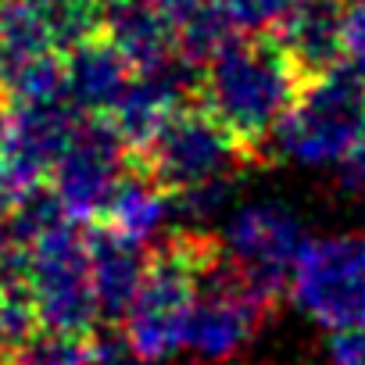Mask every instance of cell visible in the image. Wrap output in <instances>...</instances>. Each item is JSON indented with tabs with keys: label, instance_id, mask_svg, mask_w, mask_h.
Masks as SVG:
<instances>
[{
	"label": "cell",
	"instance_id": "obj_5",
	"mask_svg": "<svg viewBox=\"0 0 365 365\" xmlns=\"http://www.w3.org/2000/svg\"><path fill=\"white\" fill-rule=\"evenodd\" d=\"M276 301L251 290L226 262V247L201 276V294L187 329V351L201 365H230L251 351L272 319Z\"/></svg>",
	"mask_w": 365,
	"mask_h": 365
},
{
	"label": "cell",
	"instance_id": "obj_4",
	"mask_svg": "<svg viewBox=\"0 0 365 365\" xmlns=\"http://www.w3.org/2000/svg\"><path fill=\"white\" fill-rule=\"evenodd\" d=\"M133 165H140L168 194H175L208 179L237 175L240 168H251L258 161L201 101H190L165 118V125L143 150L133 154Z\"/></svg>",
	"mask_w": 365,
	"mask_h": 365
},
{
	"label": "cell",
	"instance_id": "obj_22",
	"mask_svg": "<svg viewBox=\"0 0 365 365\" xmlns=\"http://www.w3.org/2000/svg\"><path fill=\"white\" fill-rule=\"evenodd\" d=\"M329 365H365V322L336 329L326 344Z\"/></svg>",
	"mask_w": 365,
	"mask_h": 365
},
{
	"label": "cell",
	"instance_id": "obj_2",
	"mask_svg": "<svg viewBox=\"0 0 365 365\" xmlns=\"http://www.w3.org/2000/svg\"><path fill=\"white\" fill-rule=\"evenodd\" d=\"M222 255V240L208 230H179L150 251L147 276L122 319L125 344L147 361H168L187 347L190 315L201 294V276Z\"/></svg>",
	"mask_w": 365,
	"mask_h": 365
},
{
	"label": "cell",
	"instance_id": "obj_1",
	"mask_svg": "<svg viewBox=\"0 0 365 365\" xmlns=\"http://www.w3.org/2000/svg\"><path fill=\"white\" fill-rule=\"evenodd\" d=\"M304 72L272 33L237 40L201 72L197 101L240 140L262 165L269 161L272 133L304 90Z\"/></svg>",
	"mask_w": 365,
	"mask_h": 365
},
{
	"label": "cell",
	"instance_id": "obj_25",
	"mask_svg": "<svg viewBox=\"0 0 365 365\" xmlns=\"http://www.w3.org/2000/svg\"><path fill=\"white\" fill-rule=\"evenodd\" d=\"M93 365H158V361H147V358L133 354L125 340H97Z\"/></svg>",
	"mask_w": 365,
	"mask_h": 365
},
{
	"label": "cell",
	"instance_id": "obj_17",
	"mask_svg": "<svg viewBox=\"0 0 365 365\" xmlns=\"http://www.w3.org/2000/svg\"><path fill=\"white\" fill-rule=\"evenodd\" d=\"M97 358V340L90 333H72V329H33L19 347H15V365H93Z\"/></svg>",
	"mask_w": 365,
	"mask_h": 365
},
{
	"label": "cell",
	"instance_id": "obj_13",
	"mask_svg": "<svg viewBox=\"0 0 365 365\" xmlns=\"http://www.w3.org/2000/svg\"><path fill=\"white\" fill-rule=\"evenodd\" d=\"M129 83L133 65L104 33L76 43L65 58V90L83 115H111Z\"/></svg>",
	"mask_w": 365,
	"mask_h": 365
},
{
	"label": "cell",
	"instance_id": "obj_27",
	"mask_svg": "<svg viewBox=\"0 0 365 365\" xmlns=\"http://www.w3.org/2000/svg\"><path fill=\"white\" fill-rule=\"evenodd\" d=\"M97 4H101V11H104V8H111V4H118V0H97Z\"/></svg>",
	"mask_w": 365,
	"mask_h": 365
},
{
	"label": "cell",
	"instance_id": "obj_14",
	"mask_svg": "<svg viewBox=\"0 0 365 365\" xmlns=\"http://www.w3.org/2000/svg\"><path fill=\"white\" fill-rule=\"evenodd\" d=\"M101 33L125 54L133 72H147L179 51L175 47V22L154 0H118V4L104 8Z\"/></svg>",
	"mask_w": 365,
	"mask_h": 365
},
{
	"label": "cell",
	"instance_id": "obj_10",
	"mask_svg": "<svg viewBox=\"0 0 365 365\" xmlns=\"http://www.w3.org/2000/svg\"><path fill=\"white\" fill-rule=\"evenodd\" d=\"M83 118L86 115L68 97L43 104H8V111H0V172L11 179L19 194L40 187L54 172Z\"/></svg>",
	"mask_w": 365,
	"mask_h": 365
},
{
	"label": "cell",
	"instance_id": "obj_26",
	"mask_svg": "<svg viewBox=\"0 0 365 365\" xmlns=\"http://www.w3.org/2000/svg\"><path fill=\"white\" fill-rule=\"evenodd\" d=\"M154 4H158V8H161V11L172 19V22H179V19H187L194 8H201L205 0H154Z\"/></svg>",
	"mask_w": 365,
	"mask_h": 365
},
{
	"label": "cell",
	"instance_id": "obj_6",
	"mask_svg": "<svg viewBox=\"0 0 365 365\" xmlns=\"http://www.w3.org/2000/svg\"><path fill=\"white\" fill-rule=\"evenodd\" d=\"M29 297L40 326L90 333L101 319L90 279V237L72 219L51 226L33 240Z\"/></svg>",
	"mask_w": 365,
	"mask_h": 365
},
{
	"label": "cell",
	"instance_id": "obj_18",
	"mask_svg": "<svg viewBox=\"0 0 365 365\" xmlns=\"http://www.w3.org/2000/svg\"><path fill=\"white\" fill-rule=\"evenodd\" d=\"M29 8L43 19L47 33L61 51H72L76 43L101 33V4L97 0H29Z\"/></svg>",
	"mask_w": 365,
	"mask_h": 365
},
{
	"label": "cell",
	"instance_id": "obj_12",
	"mask_svg": "<svg viewBox=\"0 0 365 365\" xmlns=\"http://www.w3.org/2000/svg\"><path fill=\"white\" fill-rule=\"evenodd\" d=\"M90 279H93V297H97V312L101 319H125L143 276H147V265H150V255L143 251V244L115 233L111 226H93L90 233Z\"/></svg>",
	"mask_w": 365,
	"mask_h": 365
},
{
	"label": "cell",
	"instance_id": "obj_15",
	"mask_svg": "<svg viewBox=\"0 0 365 365\" xmlns=\"http://www.w3.org/2000/svg\"><path fill=\"white\" fill-rule=\"evenodd\" d=\"M168 190L158 179H150L140 165H129V172L122 175V182L115 187L108 208H104V226H111L115 233L147 244L161 233L165 215L172 212V201L165 197Z\"/></svg>",
	"mask_w": 365,
	"mask_h": 365
},
{
	"label": "cell",
	"instance_id": "obj_29",
	"mask_svg": "<svg viewBox=\"0 0 365 365\" xmlns=\"http://www.w3.org/2000/svg\"><path fill=\"white\" fill-rule=\"evenodd\" d=\"M0 4H8V0H0Z\"/></svg>",
	"mask_w": 365,
	"mask_h": 365
},
{
	"label": "cell",
	"instance_id": "obj_9",
	"mask_svg": "<svg viewBox=\"0 0 365 365\" xmlns=\"http://www.w3.org/2000/svg\"><path fill=\"white\" fill-rule=\"evenodd\" d=\"M301 219L283 205H251L240 208L222 237L230 269L262 297L279 301L290 287L294 265L304 247Z\"/></svg>",
	"mask_w": 365,
	"mask_h": 365
},
{
	"label": "cell",
	"instance_id": "obj_24",
	"mask_svg": "<svg viewBox=\"0 0 365 365\" xmlns=\"http://www.w3.org/2000/svg\"><path fill=\"white\" fill-rule=\"evenodd\" d=\"M344 40L347 54L365 65V0H344Z\"/></svg>",
	"mask_w": 365,
	"mask_h": 365
},
{
	"label": "cell",
	"instance_id": "obj_21",
	"mask_svg": "<svg viewBox=\"0 0 365 365\" xmlns=\"http://www.w3.org/2000/svg\"><path fill=\"white\" fill-rule=\"evenodd\" d=\"M36 308L33 301H19V297H4L0 294V351L19 347L33 329H36Z\"/></svg>",
	"mask_w": 365,
	"mask_h": 365
},
{
	"label": "cell",
	"instance_id": "obj_28",
	"mask_svg": "<svg viewBox=\"0 0 365 365\" xmlns=\"http://www.w3.org/2000/svg\"><path fill=\"white\" fill-rule=\"evenodd\" d=\"M0 365H15V361H0Z\"/></svg>",
	"mask_w": 365,
	"mask_h": 365
},
{
	"label": "cell",
	"instance_id": "obj_7",
	"mask_svg": "<svg viewBox=\"0 0 365 365\" xmlns=\"http://www.w3.org/2000/svg\"><path fill=\"white\" fill-rule=\"evenodd\" d=\"M290 297L304 319L336 333L365 322V237H319L301 247Z\"/></svg>",
	"mask_w": 365,
	"mask_h": 365
},
{
	"label": "cell",
	"instance_id": "obj_11",
	"mask_svg": "<svg viewBox=\"0 0 365 365\" xmlns=\"http://www.w3.org/2000/svg\"><path fill=\"white\" fill-rule=\"evenodd\" d=\"M344 8V0H294V8L272 29V36L294 58L304 79L329 72L333 65H340V54H347Z\"/></svg>",
	"mask_w": 365,
	"mask_h": 365
},
{
	"label": "cell",
	"instance_id": "obj_3",
	"mask_svg": "<svg viewBox=\"0 0 365 365\" xmlns=\"http://www.w3.org/2000/svg\"><path fill=\"white\" fill-rule=\"evenodd\" d=\"M365 133V65L340 61L304 83L272 133V147L297 165H336Z\"/></svg>",
	"mask_w": 365,
	"mask_h": 365
},
{
	"label": "cell",
	"instance_id": "obj_16",
	"mask_svg": "<svg viewBox=\"0 0 365 365\" xmlns=\"http://www.w3.org/2000/svg\"><path fill=\"white\" fill-rule=\"evenodd\" d=\"M237 40H240V29L233 26V19L215 4V0H205L201 8H194L187 19L175 22V47H179V54L187 61H194L201 72H205V65H212Z\"/></svg>",
	"mask_w": 365,
	"mask_h": 365
},
{
	"label": "cell",
	"instance_id": "obj_23",
	"mask_svg": "<svg viewBox=\"0 0 365 365\" xmlns=\"http://www.w3.org/2000/svg\"><path fill=\"white\" fill-rule=\"evenodd\" d=\"M336 182H340V190H344V194L365 201V133H361V140L347 150V158L340 161V175H336Z\"/></svg>",
	"mask_w": 365,
	"mask_h": 365
},
{
	"label": "cell",
	"instance_id": "obj_19",
	"mask_svg": "<svg viewBox=\"0 0 365 365\" xmlns=\"http://www.w3.org/2000/svg\"><path fill=\"white\" fill-rule=\"evenodd\" d=\"M233 190H237V175H222V179H208L187 190H175L172 215L182 222V230H205L226 212V205L233 201Z\"/></svg>",
	"mask_w": 365,
	"mask_h": 365
},
{
	"label": "cell",
	"instance_id": "obj_20",
	"mask_svg": "<svg viewBox=\"0 0 365 365\" xmlns=\"http://www.w3.org/2000/svg\"><path fill=\"white\" fill-rule=\"evenodd\" d=\"M215 4L233 19L240 33L265 36L283 22V15L294 8V0H215Z\"/></svg>",
	"mask_w": 365,
	"mask_h": 365
},
{
	"label": "cell",
	"instance_id": "obj_8",
	"mask_svg": "<svg viewBox=\"0 0 365 365\" xmlns=\"http://www.w3.org/2000/svg\"><path fill=\"white\" fill-rule=\"evenodd\" d=\"M133 165V150L108 115H86L51 172V187L72 222L101 219L115 187Z\"/></svg>",
	"mask_w": 365,
	"mask_h": 365
}]
</instances>
